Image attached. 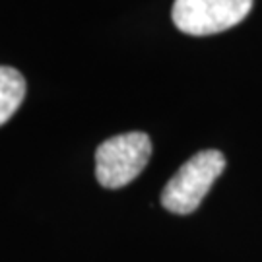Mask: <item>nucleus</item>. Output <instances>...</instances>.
I'll return each mask as SVG.
<instances>
[{
	"label": "nucleus",
	"instance_id": "f257e3e1",
	"mask_svg": "<svg viewBox=\"0 0 262 262\" xmlns=\"http://www.w3.org/2000/svg\"><path fill=\"white\" fill-rule=\"evenodd\" d=\"M224 169L225 158L222 151H198L167 181L161 192V206L179 215L192 214Z\"/></svg>",
	"mask_w": 262,
	"mask_h": 262
},
{
	"label": "nucleus",
	"instance_id": "f03ea898",
	"mask_svg": "<svg viewBox=\"0 0 262 262\" xmlns=\"http://www.w3.org/2000/svg\"><path fill=\"white\" fill-rule=\"evenodd\" d=\"M151 158V140L144 132L117 134L95 151V177L105 188H121L132 183Z\"/></svg>",
	"mask_w": 262,
	"mask_h": 262
},
{
	"label": "nucleus",
	"instance_id": "7ed1b4c3",
	"mask_svg": "<svg viewBox=\"0 0 262 262\" xmlns=\"http://www.w3.org/2000/svg\"><path fill=\"white\" fill-rule=\"evenodd\" d=\"M253 0H175L173 21L188 35H214L243 21Z\"/></svg>",
	"mask_w": 262,
	"mask_h": 262
},
{
	"label": "nucleus",
	"instance_id": "20e7f679",
	"mask_svg": "<svg viewBox=\"0 0 262 262\" xmlns=\"http://www.w3.org/2000/svg\"><path fill=\"white\" fill-rule=\"evenodd\" d=\"M26 97V80L16 68L0 66V126L19 109Z\"/></svg>",
	"mask_w": 262,
	"mask_h": 262
}]
</instances>
